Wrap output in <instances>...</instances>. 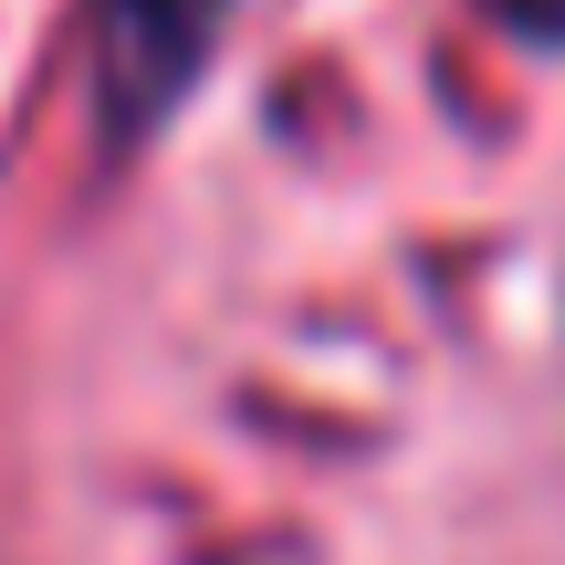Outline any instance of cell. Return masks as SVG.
<instances>
[{"label": "cell", "instance_id": "1", "mask_svg": "<svg viewBox=\"0 0 565 565\" xmlns=\"http://www.w3.org/2000/svg\"><path fill=\"white\" fill-rule=\"evenodd\" d=\"M210 21H221V0H105V84H116V116H147L200 63Z\"/></svg>", "mask_w": 565, "mask_h": 565}]
</instances>
